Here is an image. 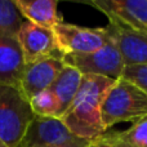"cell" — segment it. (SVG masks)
I'll return each instance as SVG.
<instances>
[{"mask_svg": "<svg viewBox=\"0 0 147 147\" xmlns=\"http://www.w3.org/2000/svg\"><path fill=\"white\" fill-rule=\"evenodd\" d=\"M115 80L98 75H83L80 88L61 120L76 137L88 142L106 134L102 102Z\"/></svg>", "mask_w": 147, "mask_h": 147, "instance_id": "6da1fadb", "label": "cell"}, {"mask_svg": "<svg viewBox=\"0 0 147 147\" xmlns=\"http://www.w3.org/2000/svg\"><path fill=\"white\" fill-rule=\"evenodd\" d=\"M35 114L22 88L0 83V140L7 147H18Z\"/></svg>", "mask_w": 147, "mask_h": 147, "instance_id": "7a4b0ae2", "label": "cell"}, {"mask_svg": "<svg viewBox=\"0 0 147 147\" xmlns=\"http://www.w3.org/2000/svg\"><path fill=\"white\" fill-rule=\"evenodd\" d=\"M147 116V93L124 78L115 80L102 102L105 129L123 121L137 123Z\"/></svg>", "mask_w": 147, "mask_h": 147, "instance_id": "3957f363", "label": "cell"}, {"mask_svg": "<svg viewBox=\"0 0 147 147\" xmlns=\"http://www.w3.org/2000/svg\"><path fill=\"white\" fill-rule=\"evenodd\" d=\"M90 142L76 137L58 117H34L18 147H89Z\"/></svg>", "mask_w": 147, "mask_h": 147, "instance_id": "277c9868", "label": "cell"}, {"mask_svg": "<svg viewBox=\"0 0 147 147\" xmlns=\"http://www.w3.org/2000/svg\"><path fill=\"white\" fill-rule=\"evenodd\" d=\"M53 32L62 56L92 53L111 40L106 27H84L63 21L53 28Z\"/></svg>", "mask_w": 147, "mask_h": 147, "instance_id": "5b68a950", "label": "cell"}, {"mask_svg": "<svg viewBox=\"0 0 147 147\" xmlns=\"http://www.w3.org/2000/svg\"><path fill=\"white\" fill-rule=\"evenodd\" d=\"M63 62L83 75H98L117 80L123 78L125 63L117 47L110 40L103 48L85 54H67Z\"/></svg>", "mask_w": 147, "mask_h": 147, "instance_id": "8992f818", "label": "cell"}, {"mask_svg": "<svg viewBox=\"0 0 147 147\" xmlns=\"http://www.w3.org/2000/svg\"><path fill=\"white\" fill-rule=\"evenodd\" d=\"M85 3L101 10L111 25L147 34V0H90Z\"/></svg>", "mask_w": 147, "mask_h": 147, "instance_id": "52a82bcc", "label": "cell"}, {"mask_svg": "<svg viewBox=\"0 0 147 147\" xmlns=\"http://www.w3.org/2000/svg\"><path fill=\"white\" fill-rule=\"evenodd\" d=\"M65 66L66 63L63 62L62 54H53L27 63L21 81V88L25 96L31 99L39 92L49 89Z\"/></svg>", "mask_w": 147, "mask_h": 147, "instance_id": "ba28073f", "label": "cell"}, {"mask_svg": "<svg viewBox=\"0 0 147 147\" xmlns=\"http://www.w3.org/2000/svg\"><path fill=\"white\" fill-rule=\"evenodd\" d=\"M17 40L21 47L26 65L44 57L62 54L58 51L53 30L32 25L27 21L21 26L17 34Z\"/></svg>", "mask_w": 147, "mask_h": 147, "instance_id": "9c48e42d", "label": "cell"}, {"mask_svg": "<svg viewBox=\"0 0 147 147\" xmlns=\"http://www.w3.org/2000/svg\"><path fill=\"white\" fill-rule=\"evenodd\" d=\"M111 40L117 47L125 66L147 65V34L137 32L115 25L106 26Z\"/></svg>", "mask_w": 147, "mask_h": 147, "instance_id": "30bf717a", "label": "cell"}, {"mask_svg": "<svg viewBox=\"0 0 147 147\" xmlns=\"http://www.w3.org/2000/svg\"><path fill=\"white\" fill-rule=\"evenodd\" d=\"M25 66L17 38L0 36V83L21 86Z\"/></svg>", "mask_w": 147, "mask_h": 147, "instance_id": "8fae6325", "label": "cell"}, {"mask_svg": "<svg viewBox=\"0 0 147 147\" xmlns=\"http://www.w3.org/2000/svg\"><path fill=\"white\" fill-rule=\"evenodd\" d=\"M27 22L40 27L53 30L62 18L58 16L57 0H13Z\"/></svg>", "mask_w": 147, "mask_h": 147, "instance_id": "7c38bea8", "label": "cell"}, {"mask_svg": "<svg viewBox=\"0 0 147 147\" xmlns=\"http://www.w3.org/2000/svg\"><path fill=\"white\" fill-rule=\"evenodd\" d=\"M81 80H83V74L78 71L74 67L66 66L63 67L54 83L51 85V90L54 94L58 103V117L61 119L62 115L67 111L70 105L72 103L79 88H80Z\"/></svg>", "mask_w": 147, "mask_h": 147, "instance_id": "4fadbf2b", "label": "cell"}, {"mask_svg": "<svg viewBox=\"0 0 147 147\" xmlns=\"http://www.w3.org/2000/svg\"><path fill=\"white\" fill-rule=\"evenodd\" d=\"M26 22L13 0H0V36H14Z\"/></svg>", "mask_w": 147, "mask_h": 147, "instance_id": "5bb4252c", "label": "cell"}, {"mask_svg": "<svg viewBox=\"0 0 147 147\" xmlns=\"http://www.w3.org/2000/svg\"><path fill=\"white\" fill-rule=\"evenodd\" d=\"M30 105L36 116L58 117V103L51 89H45L35 94L30 99Z\"/></svg>", "mask_w": 147, "mask_h": 147, "instance_id": "9a60e30c", "label": "cell"}, {"mask_svg": "<svg viewBox=\"0 0 147 147\" xmlns=\"http://www.w3.org/2000/svg\"><path fill=\"white\" fill-rule=\"evenodd\" d=\"M120 136L132 147H147V116L134 123L129 129L120 132Z\"/></svg>", "mask_w": 147, "mask_h": 147, "instance_id": "2e32d148", "label": "cell"}, {"mask_svg": "<svg viewBox=\"0 0 147 147\" xmlns=\"http://www.w3.org/2000/svg\"><path fill=\"white\" fill-rule=\"evenodd\" d=\"M123 78L129 80L130 83H133L147 93V65L125 66Z\"/></svg>", "mask_w": 147, "mask_h": 147, "instance_id": "e0dca14e", "label": "cell"}, {"mask_svg": "<svg viewBox=\"0 0 147 147\" xmlns=\"http://www.w3.org/2000/svg\"><path fill=\"white\" fill-rule=\"evenodd\" d=\"M89 147H132L128 142H125L120 136V132L103 134L98 140L90 142Z\"/></svg>", "mask_w": 147, "mask_h": 147, "instance_id": "ac0fdd59", "label": "cell"}, {"mask_svg": "<svg viewBox=\"0 0 147 147\" xmlns=\"http://www.w3.org/2000/svg\"><path fill=\"white\" fill-rule=\"evenodd\" d=\"M0 147H7V146H5V145H4V142H3V141H1V140H0Z\"/></svg>", "mask_w": 147, "mask_h": 147, "instance_id": "d6986e66", "label": "cell"}]
</instances>
